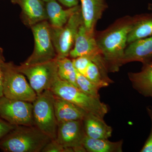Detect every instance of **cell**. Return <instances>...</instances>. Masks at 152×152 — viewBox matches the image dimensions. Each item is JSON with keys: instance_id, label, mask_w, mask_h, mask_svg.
I'll return each instance as SVG.
<instances>
[{"instance_id": "obj_26", "label": "cell", "mask_w": 152, "mask_h": 152, "mask_svg": "<svg viewBox=\"0 0 152 152\" xmlns=\"http://www.w3.org/2000/svg\"><path fill=\"white\" fill-rule=\"evenodd\" d=\"M147 111L151 119V127L149 135L141 150V152H152V107L151 106L147 107Z\"/></svg>"}, {"instance_id": "obj_13", "label": "cell", "mask_w": 152, "mask_h": 152, "mask_svg": "<svg viewBox=\"0 0 152 152\" xmlns=\"http://www.w3.org/2000/svg\"><path fill=\"white\" fill-rule=\"evenodd\" d=\"M125 49L123 64L140 62L143 65L152 61V36L128 44Z\"/></svg>"}, {"instance_id": "obj_18", "label": "cell", "mask_w": 152, "mask_h": 152, "mask_svg": "<svg viewBox=\"0 0 152 152\" xmlns=\"http://www.w3.org/2000/svg\"><path fill=\"white\" fill-rule=\"evenodd\" d=\"M138 72H129V78L133 88L146 97L152 98V61L143 65Z\"/></svg>"}, {"instance_id": "obj_31", "label": "cell", "mask_w": 152, "mask_h": 152, "mask_svg": "<svg viewBox=\"0 0 152 152\" xmlns=\"http://www.w3.org/2000/svg\"><path fill=\"white\" fill-rule=\"evenodd\" d=\"M42 1H43L44 2H45V3H46L48 1H50V0H42Z\"/></svg>"}, {"instance_id": "obj_16", "label": "cell", "mask_w": 152, "mask_h": 152, "mask_svg": "<svg viewBox=\"0 0 152 152\" xmlns=\"http://www.w3.org/2000/svg\"><path fill=\"white\" fill-rule=\"evenodd\" d=\"M45 6L49 23L55 28L64 26L71 16L81 9L80 5H78L64 10L56 0H50L45 3Z\"/></svg>"}, {"instance_id": "obj_27", "label": "cell", "mask_w": 152, "mask_h": 152, "mask_svg": "<svg viewBox=\"0 0 152 152\" xmlns=\"http://www.w3.org/2000/svg\"><path fill=\"white\" fill-rule=\"evenodd\" d=\"M15 126L0 118V140L8 134Z\"/></svg>"}, {"instance_id": "obj_29", "label": "cell", "mask_w": 152, "mask_h": 152, "mask_svg": "<svg viewBox=\"0 0 152 152\" xmlns=\"http://www.w3.org/2000/svg\"><path fill=\"white\" fill-rule=\"evenodd\" d=\"M60 3L68 7H72L78 5L79 0H58Z\"/></svg>"}, {"instance_id": "obj_11", "label": "cell", "mask_w": 152, "mask_h": 152, "mask_svg": "<svg viewBox=\"0 0 152 152\" xmlns=\"http://www.w3.org/2000/svg\"><path fill=\"white\" fill-rule=\"evenodd\" d=\"M73 59L80 56L88 57L92 62L103 58L98 48L95 32H90L83 23L79 28L73 48L69 55Z\"/></svg>"}, {"instance_id": "obj_24", "label": "cell", "mask_w": 152, "mask_h": 152, "mask_svg": "<svg viewBox=\"0 0 152 152\" xmlns=\"http://www.w3.org/2000/svg\"><path fill=\"white\" fill-rule=\"evenodd\" d=\"M72 61L77 72L84 75L91 60L87 57L80 56L73 59Z\"/></svg>"}, {"instance_id": "obj_28", "label": "cell", "mask_w": 152, "mask_h": 152, "mask_svg": "<svg viewBox=\"0 0 152 152\" xmlns=\"http://www.w3.org/2000/svg\"><path fill=\"white\" fill-rule=\"evenodd\" d=\"M5 63V59L4 56V51L3 49L0 47V97L4 96L3 86L4 78V69Z\"/></svg>"}, {"instance_id": "obj_19", "label": "cell", "mask_w": 152, "mask_h": 152, "mask_svg": "<svg viewBox=\"0 0 152 152\" xmlns=\"http://www.w3.org/2000/svg\"><path fill=\"white\" fill-rule=\"evenodd\" d=\"M135 20L128 36L127 44L152 36V13L135 16Z\"/></svg>"}, {"instance_id": "obj_14", "label": "cell", "mask_w": 152, "mask_h": 152, "mask_svg": "<svg viewBox=\"0 0 152 152\" xmlns=\"http://www.w3.org/2000/svg\"><path fill=\"white\" fill-rule=\"evenodd\" d=\"M84 24L90 32H95L97 23L108 8L106 0H80Z\"/></svg>"}, {"instance_id": "obj_8", "label": "cell", "mask_w": 152, "mask_h": 152, "mask_svg": "<svg viewBox=\"0 0 152 152\" xmlns=\"http://www.w3.org/2000/svg\"><path fill=\"white\" fill-rule=\"evenodd\" d=\"M84 23L81 9L73 14L64 26L55 28L51 26L53 43L56 53V58L69 56L73 48L79 28Z\"/></svg>"}, {"instance_id": "obj_22", "label": "cell", "mask_w": 152, "mask_h": 152, "mask_svg": "<svg viewBox=\"0 0 152 152\" xmlns=\"http://www.w3.org/2000/svg\"><path fill=\"white\" fill-rule=\"evenodd\" d=\"M86 77L100 88L108 86L113 82L109 78L108 73L105 72L95 63L91 61L84 75Z\"/></svg>"}, {"instance_id": "obj_12", "label": "cell", "mask_w": 152, "mask_h": 152, "mask_svg": "<svg viewBox=\"0 0 152 152\" xmlns=\"http://www.w3.org/2000/svg\"><path fill=\"white\" fill-rule=\"evenodd\" d=\"M11 1L20 7L22 19L26 26L31 27L48 20L45 3L42 0H11Z\"/></svg>"}, {"instance_id": "obj_4", "label": "cell", "mask_w": 152, "mask_h": 152, "mask_svg": "<svg viewBox=\"0 0 152 152\" xmlns=\"http://www.w3.org/2000/svg\"><path fill=\"white\" fill-rule=\"evenodd\" d=\"M54 100V95L48 90L37 95L32 103L34 126L52 140L56 139L58 128Z\"/></svg>"}, {"instance_id": "obj_1", "label": "cell", "mask_w": 152, "mask_h": 152, "mask_svg": "<svg viewBox=\"0 0 152 152\" xmlns=\"http://www.w3.org/2000/svg\"><path fill=\"white\" fill-rule=\"evenodd\" d=\"M135 17L129 16L118 19L111 26L96 35L98 48L102 55L109 72H118L123 65L128 36Z\"/></svg>"}, {"instance_id": "obj_7", "label": "cell", "mask_w": 152, "mask_h": 152, "mask_svg": "<svg viewBox=\"0 0 152 152\" xmlns=\"http://www.w3.org/2000/svg\"><path fill=\"white\" fill-rule=\"evenodd\" d=\"M34 47L32 53L24 62L29 65L54 60L57 55L53 43L51 26L47 20L40 22L31 27Z\"/></svg>"}, {"instance_id": "obj_5", "label": "cell", "mask_w": 152, "mask_h": 152, "mask_svg": "<svg viewBox=\"0 0 152 152\" xmlns=\"http://www.w3.org/2000/svg\"><path fill=\"white\" fill-rule=\"evenodd\" d=\"M18 70L27 78L37 96L51 88L59 77L57 58L44 62L17 66Z\"/></svg>"}, {"instance_id": "obj_17", "label": "cell", "mask_w": 152, "mask_h": 152, "mask_svg": "<svg viewBox=\"0 0 152 152\" xmlns=\"http://www.w3.org/2000/svg\"><path fill=\"white\" fill-rule=\"evenodd\" d=\"M86 135L95 139H108L112 136L113 129L103 118L88 113L83 120Z\"/></svg>"}, {"instance_id": "obj_21", "label": "cell", "mask_w": 152, "mask_h": 152, "mask_svg": "<svg viewBox=\"0 0 152 152\" xmlns=\"http://www.w3.org/2000/svg\"><path fill=\"white\" fill-rule=\"evenodd\" d=\"M57 64L58 76L59 78L77 87V71L72 60L68 57L57 58Z\"/></svg>"}, {"instance_id": "obj_9", "label": "cell", "mask_w": 152, "mask_h": 152, "mask_svg": "<svg viewBox=\"0 0 152 152\" xmlns=\"http://www.w3.org/2000/svg\"><path fill=\"white\" fill-rule=\"evenodd\" d=\"M33 103L0 97V116L15 126H34Z\"/></svg>"}, {"instance_id": "obj_30", "label": "cell", "mask_w": 152, "mask_h": 152, "mask_svg": "<svg viewBox=\"0 0 152 152\" xmlns=\"http://www.w3.org/2000/svg\"><path fill=\"white\" fill-rule=\"evenodd\" d=\"M148 9L149 10L152 11V4H149L148 5Z\"/></svg>"}, {"instance_id": "obj_3", "label": "cell", "mask_w": 152, "mask_h": 152, "mask_svg": "<svg viewBox=\"0 0 152 152\" xmlns=\"http://www.w3.org/2000/svg\"><path fill=\"white\" fill-rule=\"evenodd\" d=\"M54 95L69 101L81 108L87 113L104 118L108 111L107 106L100 98L85 94L78 88L58 78L50 89Z\"/></svg>"}, {"instance_id": "obj_25", "label": "cell", "mask_w": 152, "mask_h": 152, "mask_svg": "<svg viewBox=\"0 0 152 152\" xmlns=\"http://www.w3.org/2000/svg\"><path fill=\"white\" fill-rule=\"evenodd\" d=\"M42 152H73L72 150L63 146L56 140H52L46 145Z\"/></svg>"}, {"instance_id": "obj_15", "label": "cell", "mask_w": 152, "mask_h": 152, "mask_svg": "<svg viewBox=\"0 0 152 152\" xmlns=\"http://www.w3.org/2000/svg\"><path fill=\"white\" fill-rule=\"evenodd\" d=\"M54 104L58 124L70 121H83L88 113L75 104L55 95Z\"/></svg>"}, {"instance_id": "obj_10", "label": "cell", "mask_w": 152, "mask_h": 152, "mask_svg": "<svg viewBox=\"0 0 152 152\" xmlns=\"http://www.w3.org/2000/svg\"><path fill=\"white\" fill-rule=\"evenodd\" d=\"M86 135L83 121H70L58 124L56 140L73 152H86L83 142Z\"/></svg>"}, {"instance_id": "obj_23", "label": "cell", "mask_w": 152, "mask_h": 152, "mask_svg": "<svg viewBox=\"0 0 152 152\" xmlns=\"http://www.w3.org/2000/svg\"><path fill=\"white\" fill-rule=\"evenodd\" d=\"M77 85L79 89L85 94L94 97L100 98L99 91L101 88L77 72Z\"/></svg>"}, {"instance_id": "obj_2", "label": "cell", "mask_w": 152, "mask_h": 152, "mask_svg": "<svg viewBox=\"0 0 152 152\" xmlns=\"http://www.w3.org/2000/svg\"><path fill=\"white\" fill-rule=\"evenodd\" d=\"M52 140L34 126H16L0 140V149L5 152H42Z\"/></svg>"}, {"instance_id": "obj_20", "label": "cell", "mask_w": 152, "mask_h": 152, "mask_svg": "<svg viewBox=\"0 0 152 152\" xmlns=\"http://www.w3.org/2000/svg\"><path fill=\"white\" fill-rule=\"evenodd\" d=\"M123 143V140L112 142L108 139H93L86 135L83 146L86 152H122Z\"/></svg>"}, {"instance_id": "obj_6", "label": "cell", "mask_w": 152, "mask_h": 152, "mask_svg": "<svg viewBox=\"0 0 152 152\" xmlns=\"http://www.w3.org/2000/svg\"><path fill=\"white\" fill-rule=\"evenodd\" d=\"M3 95L6 97L33 103L37 94L12 62H6L4 69Z\"/></svg>"}]
</instances>
